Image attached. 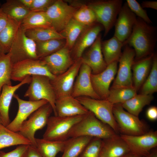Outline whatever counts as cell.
Here are the masks:
<instances>
[{
	"mask_svg": "<svg viewBox=\"0 0 157 157\" xmlns=\"http://www.w3.org/2000/svg\"><path fill=\"white\" fill-rule=\"evenodd\" d=\"M13 97L18 103V110L16 117L6 127L15 132H19L23 123L33 113L42 106L48 103L45 100L36 101L24 100L15 94L14 95Z\"/></svg>",
	"mask_w": 157,
	"mask_h": 157,
	"instance_id": "cell-17",
	"label": "cell"
},
{
	"mask_svg": "<svg viewBox=\"0 0 157 157\" xmlns=\"http://www.w3.org/2000/svg\"><path fill=\"white\" fill-rule=\"evenodd\" d=\"M126 2L130 10L136 16L147 23L151 24L152 22L149 18L147 11L135 0H127Z\"/></svg>",
	"mask_w": 157,
	"mask_h": 157,
	"instance_id": "cell-42",
	"label": "cell"
},
{
	"mask_svg": "<svg viewBox=\"0 0 157 157\" xmlns=\"http://www.w3.org/2000/svg\"><path fill=\"white\" fill-rule=\"evenodd\" d=\"M8 21V17L0 8V33L6 26Z\"/></svg>",
	"mask_w": 157,
	"mask_h": 157,
	"instance_id": "cell-47",
	"label": "cell"
},
{
	"mask_svg": "<svg viewBox=\"0 0 157 157\" xmlns=\"http://www.w3.org/2000/svg\"><path fill=\"white\" fill-rule=\"evenodd\" d=\"M76 98L99 119L109 126L117 134L120 133L113 113V104L107 99H95L85 97Z\"/></svg>",
	"mask_w": 157,
	"mask_h": 157,
	"instance_id": "cell-6",
	"label": "cell"
},
{
	"mask_svg": "<svg viewBox=\"0 0 157 157\" xmlns=\"http://www.w3.org/2000/svg\"><path fill=\"white\" fill-rule=\"evenodd\" d=\"M87 26L73 18L61 33L65 37V45L71 51L81 32Z\"/></svg>",
	"mask_w": 157,
	"mask_h": 157,
	"instance_id": "cell-35",
	"label": "cell"
},
{
	"mask_svg": "<svg viewBox=\"0 0 157 157\" xmlns=\"http://www.w3.org/2000/svg\"><path fill=\"white\" fill-rule=\"evenodd\" d=\"M0 8L7 16L20 23L31 12L18 0H7Z\"/></svg>",
	"mask_w": 157,
	"mask_h": 157,
	"instance_id": "cell-33",
	"label": "cell"
},
{
	"mask_svg": "<svg viewBox=\"0 0 157 157\" xmlns=\"http://www.w3.org/2000/svg\"><path fill=\"white\" fill-rule=\"evenodd\" d=\"M66 140L55 141L35 138L36 147L42 157H56L63 152Z\"/></svg>",
	"mask_w": 157,
	"mask_h": 157,
	"instance_id": "cell-30",
	"label": "cell"
},
{
	"mask_svg": "<svg viewBox=\"0 0 157 157\" xmlns=\"http://www.w3.org/2000/svg\"><path fill=\"white\" fill-rule=\"evenodd\" d=\"M102 139L93 138L79 157H99Z\"/></svg>",
	"mask_w": 157,
	"mask_h": 157,
	"instance_id": "cell-41",
	"label": "cell"
},
{
	"mask_svg": "<svg viewBox=\"0 0 157 157\" xmlns=\"http://www.w3.org/2000/svg\"><path fill=\"white\" fill-rule=\"evenodd\" d=\"M33 75L46 76L51 80L55 76L51 73L47 65L41 59H28L13 64L12 80L21 82L27 76Z\"/></svg>",
	"mask_w": 157,
	"mask_h": 157,
	"instance_id": "cell-11",
	"label": "cell"
},
{
	"mask_svg": "<svg viewBox=\"0 0 157 157\" xmlns=\"http://www.w3.org/2000/svg\"><path fill=\"white\" fill-rule=\"evenodd\" d=\"M104 29L102 26L97 23L87 27L83 31L71 50L72 56L74 60L81 57L85 49L93 43Z\"/></svg>",
	"mask_w": 157,
	"mask_h": 157,
	"instance_id": "cell-20",
	"label": "cell"
},
{
	"mask_svg": "<svg viewBox=\"0 0 157 157\" xmlns=\"http://www.w3.org/2000/svg\"><path fill=\"white\" fill-rule=\"evenodd\" d=\"M31 76H27L19 83L15 85H4L0 95V114L2 124L7 126L10 123L9 111L11 101L16 91L20 87L26 83H30Z\"/></svg>",
	"mask_w": 157,
	"mask_h": 157,
	"instance_id": "cell-23",
	"label": "cell"
},
{
	"mask_svg": "<svg viewBox=\"0 0 157 157\" xmlns=\"http://www.w3.org/2000/svg\"><path fill=\"white\" fill-rule=\"evenodd\" d=\"M157 91V57L154 54L152 67L146 80L141 86V94H152Z\"/></svg>",
	"mask_w": 157,
	"mask_h": 157,
	"instance_id": "cell-40",
	"label": "cell"
},
{
	"mask_svg": "<svg viewBox=\"0 0 157 157\" xmlns=\"http://www.w3.org/2000/svg\"><path fill=\"white\" fill-rule=\"evenodd\" d=\"M35 42L37 56L40 59L63 48L65 45L66 40L65 39H56Z\"/></svg>",
	"mask_w": 157,
	"mask_h": 157,
	"instance_id": "cell-34",
	"label": "cell"
},
{
	"mask_svg": "<svg viewBox=\"0 0 157 157\" xmlns=\"http://www.w3.org/2000/svg\"><path fill=\"white\" fill-rule=\"evenodd\" d=\"M113 113L118 126L119 133L129 135H138L149 131L148 126L138 117L126 111L121 104H114Z\"/></svg>",
	"mask_w": 157,
	"mask_h": 157,
	"instance_id": "cell-5",
	"label": "cell"
},
{
	"mask_svg": "<svg viewBox=\"0 0 157 157\" xmlns=\"http://www.w3.org/2000/svg\"><path fill=\"white\" fill-rule=\"evenodd\" d=\"M93 138L89 136L69 138L66 140L61 157H79Z\"/></svg>",
	"mask_w": 157,
	"mask_h": 157,
	"instance_id": "cell-31",
	"label": "cell"
},
{
	"mask_svg": "<svg viewBox=\"0 0 157 157\" xmlns=\"http://www.w3.org/2000/svg\"><path fill=\"white\" fill-rule=\"evenodd\" d=\"M70 117L50 116L43 138L49 140H65L69 138V133L73 127L85 115Z\"/></svg>",
	"mask_w": 157,
	"mask_h": 157,
	"instance_id": "cell-7",
	"label": "cell"
},
{
	"mask_svg": "<svg viewBox=\"0 0 157 157\" xmlns=\"http://www.w3.org/2000/svg\"><path fill=\"white\" fill-rule=\"evenodd\" d=\"M157 28L138 17L132 32L123 43L134 50L136 61L154 53L157 40Z\"/></svg>",
	"mask_w": 157,
	"mask_h": 157,
	"instance_id": "cell-1",
	"label": "cell"
},
{
	"mask_svg": "<svg viewBox=\"0 0 157 157\" xmlns=\"http://www.w3.org/2000/svg\"><path fill=\"white\" fill-rule=\"evenodd\" d=\"M137 91L133 87L110 89L107 100L113 104H122L135 95Z\"/></svg>",
	"mask_w": 157,
	"mask_h": 157,
	"instance_id": "cell-39",
	"label": "cell"
},
{
	"mask_svg": "<svg viewBox=\"0 0 157 157\" xmlns=\"http://www.w3.org/2000/svg\"><path fill=\"white\" fill-rule=\"evenodd\" d=\"M154 98L152 94H137L130 99L121 104L127 111L138 117L144 107L149 105Z\"/></svg>",
	"mask_w": 157,
	"mask_h": 157,
	"instance_id": "cell-32",
	"label": "cell"
},
{
	"mask_svg": "<svg viewBox=\"0 0 157 157\" xmlns=\"http://www.w3.org/2000/svg\"><path fill=\"white\" fill-rule=\"evenodd\" d=\"M25 7L29 9L31 7L33 0H18Z\"/></svg>",
	"mask_w": 157,
	"mask_h": 157,
	"instance_id": "cell-49",
	"label": "cell"
},
{
	"mask_svg": "<svg viewBox=\"0 0 157 157\" xmlns=\"http://www.w3.org/2000/svg\"><path fill=\"white\" fill-rule=\"evenodd\" d=\"M20 27L25 31L36 28H53L44 12H31L22 22Z\"/></svg>",
	"mask_w": 157,
	"mask_h": 157,
	"instance_id": "cell-28",
	"label": "cell"
},
{
	"mask_svg": "<svg viewBox=\"0 0 157 157\" xmlns=\"http://www.w3.org/2000/svg\"><path fill=\"white\" fill-rule=\"evenodd\" d=\"M120 135L127 144L131 152L142 157L147 156L152 149L157 146L156 131H149L138 135L122 134Z\"/></svg>",
	"mask_w": 157,
	"mask_h": 157,
	"instance_id": "cell-14",
	"label": "cell"
},
{
	"mask_svg": "<svg viewBox=\"0 0 157 157\" xmlns=\"http://www.w3.org/2000/svg\"><path fill=\"white\" fill-rule=\"evenodd\" d=\"M8 53L13 64L26 60L39 59L36 42L26 35L20 26Z\"/></svg>",
	"mask_w": 157,
	"mask_h": 157,
	"instance_id": "cell-9",
	"label": "cell"
},
{
	"mask_svg": "<svg viewBox=\"0 0 157 157\" xmlns=\"http://www.w3.org/2000/svg\"><path fill=\"white\" fill-rule=\"evenodd\" d=\"M31 77L29 86L24 96L28 97L31 101L47 100L51 105L54 115L57 116L55 107L56 98L50 78L40 75H33Z\"/></svg>",
	"mask_w": 157,
	"mask_h": 157,
	"instance_id": "cell-4",
	"label": "cell"
},
{
	"mask_svg": "<svg viewBox=\"0 0 157 157\" xmlns=\"http://www.w3.org/2000/svg\"><path fill=\"white\" fill-rule=\"evenodd\" d=\"M137 18L126 2L124 3L114 25V36L123 43L130 35Z\"/></svg>",
	"mask_w": 157,
	"mask_h": 157,
	"instance_id": "cell-19",
	"label": "cell"
},
{
	"mask_svg": "<svg viewBox=\"0 0 157 157\" xmlns=\"http://www.w3.org/2000/svg\"><path fill=\"white\" fill-rule=\"evenodd\" d=\"M76 6L78 8L73 17L76 20L87 26L98 23L94 13L86 4L78 3Z\"/></svg>",
	"mask_w": 157,
	"mask_h": 157,
	"instance_id": "cell-38",
	"label": "cell"
},
{
	"mask_svg": "<svg viewBox=\"0 0 157 157\" xmlns=\"http://www.w3.org/2000/svg\"><path fill=\"white\" fill-rule=\"evenodd\" d=\"M123 47V43L114 36L109 39L101 41V51L107 65L115 61L118 62Z\"/></svg>",
	"mask_w": 157,
	"mask_h": 157,
	"instance_id": "cell-27",
	"label": "cell"
},
{
	"mask_svg": "<svg viewBox=\"0 0 157 157\" xmlns=\"http://www.w3.org/2000/svg\"><path fill=\"white\" fill-rule=\"evenodd\" d=\"M56 0H33L30 9L31 12H45Z\"/></svg>",
	"mask_w": 157,
	"mask_h": 157,
	"instance_id": "cell-43",
	"label": "cell"
},
{
	"mask_svg": "<svg viewBox=\"0 0 157 157\" xmlns=\"http://www.w3.org/2000/svg\"><path fill=\"white\" fill-rule=\"evenodd\" d=\"M55 107L57 116L60 117L84 115L89 111L76 98L71 95L57 98Z\"/></svg>",
	"mask_w": 157,
	"mask_h": 157,
	"instance_id": "cell-22",
	"label": "cell"
},
{
	"mask_svg": "<svg viewBox=\"0 0 157 157\" xmlns=\"http://www.w3.org/2000/svg\"><path fill=\"white\" fill-rule=\"evenodd\" d=\"M154 53L134 61L132 67L133 87L137 91L146 80L151 70Z\"/></svg>",
	"mask_w": 157,
	"mask_h": 157,
	"instance_id": "cell-25",
	"label": "cell"
},
{
	"mask_svg": "<svg viewBox=\"0 0 157 157\" xmlns=\"http://www.w3.org/2000/svg\"><path fill=\"white\" fill-rule=\"evenodd\" d=\"M52 111V108L49 103L42 106L23 123L18 132L29 140L32 145L36 146L35 133L37 131L47 125Z\"/></svg>",
	"mask_w": 157,
	"mask_h": 157,
	"instance_id": "cell-8",
	"label": "cell"
},
{
	"mask_svg": "<svg viewBox=\"0 0 157 157\" xmlns=\"http://www.w3.org/2000/svg\"><path fill=\"white\" fill-rule=\"evenodd\" d=\"M117 134L109 126L103 123L89 111L70 130L69 138L89 136L104 139Z\"/></svg>",
	"mask_w": 157,
	"mask_h": 157,
	"instance_id": "cell-2",
	"label": "cell"
},
{
	"mask_svg": "<svg viewBox=\"0 0 157 157\" xmlns=\"http://www.w3.org/2000/svg\"><path fill=\"white\" fill-rule=\"evenodd\" d=\"M92 70L82 63L75 80L71 95L74 98L85 97L101 99L94 91L90 78Z\"/></svg>",
	"mask_w": 157,
	"mask_h": 157,
	"instance_id": "cell-18",
	"label": "cell"
},
{
	"mask_svg": "<svg viewBox=\"0 0 157 157\" xmlns=\"http://www.w3.org/2000/svg\"><path fill=\"white\" fill-rule=\"evenodd\" d=\"M122 0H97L86 4L94 13L97 22L101 24L106 35L114 26L123 5Z\"/></svg>",
	"mask_w": 157,
	"mask_h": 157,
	"instance_id": "cell-3",
	"label": "cell"
},
{
	"mask_svg": "<svg viewBox=\"0 0 157 157\" xmlns=\"http://www.w3.org/2000/svg\"><path fill=\"white\" fill-rule=\"evenodd\" d=\"M21 144L31 145V143L18 132H14L0 124V150L6 147Z\"/></svg>",
	"mask_w": 157,
	"mask_h": 157,
	"instance_id": "cell-29",
	"label": "cell"
},
{
	"mask_svg": "<svg viewBox=\"0 0 157 157\" xmlns=\"http://www.w3.org/2000/svg\"><path fill=\"white\" fill-rule=\"evenodd\" d=\"M120 157H142L138 154L132 152H130L128 153L123 155Z\"/></svg>",
	"mask_w": 157,
	"mask_h": 157,
	"instance_id": "cell-51",
	"label": "cell"
},
{
	"mask_svg": "<svg viewBox=\"0 0 157 157\" xmlns=\"http://www.w3.org/2000/svg\"><path fill=\"white\" fill-rule=\"evenodd\" d=\"M101 37L100 34L94 42L81 57L83 63L90 67L93 74L101 72L107 66L101 51Z\"/></svg>",
	"mask_w": 157,
	"mask_h": 157,
	"instance_id": "cell-21",
	"label": "cell"
},
{
	"mask_svg": "<svg viewBox=\"0 0 157 157\" xmlns=\"http://www.w3.org/2000/svg\"><path fill=\"white\" fill-rule=\"evenodd\" d=\"M118 62L108 65L106 68L97 74H91V81L93 88L101 99H107L109 93V87L117 70Z\"/></svg>",
	"mask_w": 157,
	"mask_h": 157,
	"instance_id": "cell-15",
	"label": "cell"
},
{
	"mask_svg": "<svg viewBox=\"0 0 157 157\" xmlns=\"http://www.w3.org/2000/svg\"><path fill=\"white\" fill-rule=\"evenodd\" d=\"M23 157H42L35 146L29 145Z\"/></svg>",
	"mask_w": 157,
	"mask_h": 157,
	"instance_id": "cell-45",
	"label": "cell"
},
{
	"mask_svg": "<svg viewBox=\"0 0 157 157\" xmlns=\"http://www.w3.org/2000/svg\"><path fill=\"white\" fill-rule=\"evenodd\" d=\"M1 6H2V4H1V1H0V8L1 7Z\"/></svg>",
	"mask_w": 157,
	"mask_h": 157,
	"instance_id": "cell-53",
	"label": "cell"
},
{
	"mask_svg": "<svg viewBox=\"0 0 157 157\" xmlns=\"http://www.w3.org/2000/svg\"><path fill=\"white\" fill-rule=\"evenodd\" d=\"M13 65L9 53H0V95L4 85H12Z\"/></svg>",
	"mask_w": 157,
	"mask_h": 157,
	"instance_id": "cell-37",
	"label": "cell"
},
{
	"mask_svg": "<svg viewBox=\"0 0 157 157\" xmlns=\"http://www.w3.org/2000/svg\"><path fill=\"white\" fill-rule=\"evenodd\" d=\"M8 17L7 23L0 33V53L6 54L9 52L20 26L21 23Z\"/></svg>",
	"mask_w": 157,
	"mask_h": 157,
	"instance_id": "cell-26",
	"label": "cell"
},
{
	"mask_svg": "<svg viewBox=\"0 0 157 157\" xmlns=\"http://www.w3.org/2000/svg\"><path fill=\"white\" fill-rule=\"evenodd\" d=\"M145 157H157V149L156 148L152 149L149 153Z\"/></svg>",
	"mask_w": 157,
	"mask_h": 157,
	"instance_id": "cell-50",
	"label": "cell"
},
{
	"mask_svg": "<svg viewBox=\"0 0 157 157\" xmlns=\"http://www.w3.org/2000/svg\"><path fill=\"white\" fill-rule=\"evenodd\" d=\"M26 35L35 42L56 39H65L63 35L53 28H36L25 31Z\"/></svg>",
	"mask_w": 157,
	"mask_h": 157,
	"instance_id": "cell-36",
	"label": "cell"
},
{
	"mask_svg": "<svg viewBox=\"0 0 157 157\" xmlns=\"http://www.w3.org/2000/svg\"><path fill=\"white\" fill-rule=\"evenodd\" d=\"M40 59L45 63L51 73L55 76L66 71L74 62L71 51L66 45L53 53Z\"/></svg>",
	"mask_w": 157,
	"mask_h": 157,
	"instance_id": "cell-16",
	"label": "cell"
},
{
	"mask_svg": "<svg viewBox=\"0 0 157 157\" xmlns=\"http://www.w3.org/2000/svg\"><path fill=\"white\" fill-rule=\"evenodd\" d=\"M78 8L62 0H56L45 12L53 29L61 33Z\"/></svg>",
	"mask_w": 157,
	"mask_h": 157,
	"instance_id": "cell-12",
	"label": "cell"
},
{
	"mask_svg": "<svg viewBox=\"0 0 157 157\" xmlns=\"http://www.w3.org/2000/svg\"><path fill=\"white\" fill-rule=\"evenodd\" d=\"M29 145L21 144L8 152L0 151V157H23Z\"/></svg>",
	"mask_w": 157,
	"mask_h": 157,
	"instance_id": "cell-44",
	"label": "cell"
},
{
	"mask_svg": "<svg viewBox=\"0 0 157 157\" xmlns=\"http://www.w3.org/2000/svg\"><path fill=\"white\" fill-rule=\"evenodd\" d=\"M130 152L126 142L117 134L102 140L99 157H120Z\"/></svg>",
	"mask_w": 157,
	"mask_h": 157,
	"instance_id": "cell-24",
	"label": "cell"
},
{
	"mask_svg": "<svg viewBox=\"0 0 157 157\" xmlns=\"http://www.w3.org/2000/svg\"><path fill=\"white\" fill-rule=\"evenodd\" d=\"M2 124V120H1V115L0 114V124Z\"/></svg>",
	"mask_w": 157,
	"mask_h": 157,
	"instance_id": "cell-52",
	"label": "cell"
},
{
	"mask_svg": "<svg viewBox=\"0 0 157 157\" xmlns=\"http://www.w3.org/2000/svg\"><path fill=\"white\" fill-rule=\"evenodd\" d=\"M143 8H150L155 10H157V1H144L141 3Z\"/></svg>",
	"mask_w": 157,
	"mask_h": 157,
	"instance_id": "cell-48",
	"label": "cell"
},
{
	"mask_svg": "<svg viewBox=\"0 0 157 157\" xmlns=\"http://www.w3.org/2000/svg\"><path fill=\"white\" fill-rule=\"evenodd\" d=\"M147 118L151 121H154L157 119V108L154 106L149 107L146 112Z\"/></svg>",
	"mask_w": 157,
	"mask_h": 157,
	"instance_id": "cell-46",
	"label": "cell"
},
{
	"mask_svg": "<svg viewBox=\"0 0 157 157\" xmlns=\"http://www.w3.org/2000/svg\"><path fill=\"white\" fill-rule=\"evenodd\" d=\"M82 63L81 58L75 60L66 71L50 79L56 99L71 95L75 80Z\"/></svg>",
	"mask_w": 157,
	"mask_h": 157,
	"instance_id": "cell-13",
	"label": "cell"
},
{
	"mask_svg": "<svg viewBox=\"0 0 157 157\" xmlns=\"http://www.w3.org/2000/svg\"><path fill=\"white\" fill-rule=\"evenodd\" d=\"M119 60V66L116 76L110 89L133 87L132 67L135 53L131 47L125 45Z\"/></svg>",
	"mask_w": 157,
	"mask_h": 157,
	"instance_id": "cell-10",
	"label": "cell"
}]
</instances>
